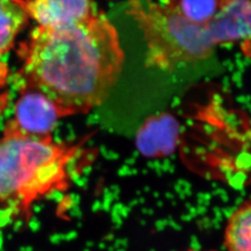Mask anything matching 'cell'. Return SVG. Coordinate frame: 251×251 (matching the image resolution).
I'll list each match as a JSON object with an SVG mask.
<instances>
[{"label":"cell","instance_id":"cell-1","mask_svg":"<svg viewBox=\"0 0 251 251\" xmlns=\"http://www.w3.org/2000/svg\"><path fill=\"white\" fill-rule=\"evenodd\" d=\"M20 55L27 87L50 100L63 117L102 104L125 63L117 28L100 10L72 25L36 26Z\"/></svg>","mask_w":251,"mask_h":251},{"label":"cell","instance_id":"cell-2","mask_svg":"<svg viewBox=\"0 0 251 251\" xmlns=\"http://www.w3.org/2000/svg\"><path fill=\"white\" fill-rule=\"evenodd\" d=\"M126 12L144 36L147 67L172 72L180 65L206 60L214 52L206 25L186 18L176 0H129Z\"/></svg>","mask_w":251,"mask_h":251},{"label":"cell","instance_id":"cell-3","mask_svg":"<svg viewBox=\"0 0 251 251\" xmlns=\"http://www.w3.org/2000/svg\"><path fill=\"white\" fill-rule=\"evenodd\" d=\"M76 145L56 141L51 135L23 133L9 121L0 137V201L21 192L40 167L72 152Z\"/></svg>","mask_w":251,"mask_h":251},{"label":"cell","instance_id":"cell-4","mask_svg":"<svg viewBox=\"0 0 251 251\" xmlns=\"http://www.w3.org/2000/svg\"><path fill=\"white\" fill-rule=\"evenodd\" d=\"M60 109L41 92L26 87L15 105L9 122L23 133L50 136L63 118Z\"/></svg>","mask_w":251,"mask_h":251},{"label":"cell","instance_id":"cell-5","mask_svg":"<svg viewBox=\"0 0 251 251\" xmlns=\"http://www.w3.org/2000/svg\"><path fill=\"white\" fill-rule=\"evenodd\" d=\"M215 47L242 43L251 48V0H226L206 25Z\"/></svg>","mask_w":251,"mask_h":251},{"label":"cell","instance_id":"cell-6","mask_svg":"<svg viewBox=\"0 0 251 251\" xmlns=\"http://www.w3.org/2000/svg\"><path fill=\"white\" fill-rule=\"evenodd\" d=\"M180 124L167 112L148 117L136 134V146L148 158H163L175 152L180 141Z\"/></svg>","mask_w":251,"mask_h":251},{"label":"cell","instance_id":"cell-7","mask_svg":"<svg viewBox=\"0 0 251 251\" xmlns=\"http://www.w3.org/2000/svg\"><path fill=\"white\" fill-rule=\"evenodd\" d=\"M29 18L37 26L57 28L84 22L98 9L93 0H24Z\"/></svg>","mask_w":251,"mask_h":251},{"label":"cell","instance_id":"cell-8","mask_svg":"<svg viewBox=\"0 0 251 251\" xmlns=\"http://www.w3.org/2000/svg\"><path fill=\"white\" fill-rule=\"evenodd\" d=\"M29 20L24 0H0V56L9 52Z\"/></svg>","mask_w":251,"mask_h":251},{"label":"cell","instance_id":"cell-9","mask_svg":"<svg viewBox=\"0 0 251 251\" xmlns=\"http://www.w3.org/2000/svg\"><path fill=\"white\" fill-rule=\"evenodd\" d=\"M225 246L227 251H251V199L245 201L228 218Z\"/></svg>","mask_w":251,"mask_h":251},{"label":"cell","instance_id":"cell-10","mask_svg":"<svg viewBox=\"0 0 251 251\" xmlns=\"http://www.w3.org/2000/svg\"><path fill=\"white\" fill-rule=\"evenodd\" d=\"M180 12L191 22L206 25L222 6V0H176Z\"/></svg>","mask_w":251,"mask_h":251},{"label":"cell","instance_id":"cell-11","mask_svg":"<svg viewBox=\"0 0 251 251\" xmlns=\"http://www.w3.org/2000/svg\"><path fill=\"white\" fill-rule=\"evenodd\" d=\"M65 195L61 189L57 188V187H51L49 189L48 192L46 193L44 198H45L47 201H50L56 203L58 205L62 204L63 200L65 199Z\"/></svg>","mask_w":251,"mask_h":251},{"label":"cell","instance_id":"cell-12","mask_svg":"<svg viewBox=\"0 0 251 251\" xmlns=\"http://www.w3.org/2000/svg\"><path fill=\"white\" fill-rule=\"evenodd\" d=\"M14 216L11 209L8 206H0V229H4L14 222Z\"/></svg>","mask_w":251,"mask_h":251},{"label":"cell","instance_id":"cell-13","mask_svg":"<svg viewBox=\"0 0 251 251\" xmlns=\"http://www.w3.org/2000/svg\"><path fill=\"white\" fill-rule=\"evenodd\" d=\"M27 226H28L29 230H30L32 233H37V232H39V231L41 230L42 224H41L40 220H39L36 215H33L29 219Z\"/></svg>","mask_w":251,"mask_h":251},{"label":"cell","instance_id":"cell-14","mask_svg":"<svg viewBox=\"0 0 251 251\" xmlns=\"http://www.w3.org/2000/svg\"><path fill=\"white\" fill-rule=\"evenodd\" d=\"M49 240L50 244H52L54 246H59L63 241H65V235H64V233H54L50 235Z\"/></svg>","mask_w":251,"mask_h":251},{"label":"cell","instance_id":"cell-15","mask_svg":"<svg viewBox=\"0 0 251 251\" xmlns=\"http://www.w3.org/2000/svg\"><path fill=\"white\" fill-rule=\"evenodd\" d=\"M67 214L73 219L81 220L82 217H83V211L80 208V206H73L69 211H67Z\"/></svg>","mask_w":251,"mask_h":251},{"label":"cell","instance_id":"cell-16","mask_svg":"<svg viewBox=\"0 0 251 251\" xmlns=\"http://www.w3.org/2000/svg\"><path fill=\"white\" fill-rule=\"evenodd\" d=\"M67 198L71 200V202H72L74 206H80L81 196L79 194L71 193V194H69V195L67 196Z\"/></svg>","mask_w":251,"mask_h":251},{"label":"cell","instance_id":"cell-17","mask_svg":"<svg viewBox=\"0 0 251 251\" xmlns=\"http://www.w3.org/2000/svg\"><path fill=\"white\" fill-rule=\"evenodd\" d=\"M24 225H25V222L22 219H18V220L14 221L13 224H12V230H13V232L14 233H19L23 229Z\"/></svg>","mask_w":251,"mask_h":251},{"label":"cell","instance_id":"cell-18","mask_svg":"<svg viewBox=\"0 0 251 251\" xmlns=\"http://www.w3.org/2000/svg\"><path fill=\"white\" fill-rule=\"evenodd\" d=\"M44 208H45V204L43 203H35L31 207L34 214H40L44 210Z\"/></svg>","mask_w":251,"mask_h":251},{"label":"cell","instance_id":"cell-19","mask_svg":"<svg viewBox=\"0 0 251 251\" xmlns=\"http://www.w3.org/2000/svg\"><path fill=\"white\" fill-rule=\"evenodd\" d=\"M64 235H65V241L72 242L78 237V233L75 230H72V231H69L68 233H64Z\"/></svg>","mask_w":251,"mask_h":251},{"label":"cell","instance_id":"cell-20","mask_svg":"<svg viewBox=\"0 0 251 251\" xmlns=\"http://www.w3.org/2000/svg\"><path fill=\"white\" fill-rule=\"evenodd\" d=\"M101 209V202L100 201L99 199H96L93 203H92V205H91V211L92 212H94V213H96V212H98Z\"/></svg>","mask_w":251,"mask_h":251},{"label":"cell","instance_id":"cell-21","mask_svg":"<svg viewBox=\"0 0 251 251\" xmlns=\"http://www.w3.org/2000/svg\"><path fill=\"white\" fill-rule=\"evenodd\" d=\"M91 171H92V167H91L90 165H85V166H83L82 169H81V173H82L85 177H87V176L90 175Z\"/></svg>","mask_w":251,"mask_h":251},{"label":"cell","instance_id":"cell-22","mask_svg":"<svg viewBox=\"0 0 251 251\" xmlns=\"http://www.w3.org/2000/svg\"><path fill=\"white\" fill-rule=\"evenodd\" d=\"M19 251H34V248L32 246H22Z\"/></svg>","mask_w":251,"mask_h":251},{"label":"cell","instance_id":"cell-23","mask_svg":"<svg viewBox=\"0 0 251 251\" xmlns=\"http://www.w3.org/2000/svg\"><path fill=\"white\" fill-rule=\"evenodd\" d=\"M85 245H86V248L90 250V249H91V248H93V247H94L95 243H94V241H92V240H88V241H86Z\"/></svg>","mask_w":251,"mask_h":251},{"label":"cell","instance_id":"cell-24","mask_svg":"<svg viewBox=\"0 0 251 251\" xmlns=\"http://www.w3.org/2000/svg\"><path fill=\"white\" fill-rule=\"evenodd\" d=\"M4 249V237L0 236V251Z\"/></svg>","mask_w":251,"mask_h":251},{"label":"cell","instance_id":"cell-25","mask_svg":"<svg viewBox=\"0 0 251 251\" xmlns=\"http://www.w3.org/2000/svg\"><path fill=\"white\" fill-rule=\"evenodd\" d=\"M7 239L8 240H12L13 239V234L12 233H8L7 234Z\"/></svg>","mask_w":251,"mask_h":251},{"label":"cell","instance_id":"cell-26","mask_svg":"<svg viewBox=\"0 0 251 251\" xmlns=\"http://www.w3.org/2000/svg\"><path fill=\"white\" fill-rule=\"evenodd\" d=\"M99 248L100 250H103L105 248V244L103 242H100L99 244Z\"/></svg>","mask_w":251,"mask_h":251},{"label":"cell","instance_id":"cell-27","mask_svg":"<svg viewBox=\"0 0 251 251\" xmlns=\"http://www.w3.org/2000/svg\"><path fill=\"white\" fill-rule=\"evenodd\" d=\"M82 226H83V224H82V222L79 221V222L76 224V227H77L78 229H80V228H82Z\"/></svg>","mask_w":251,"mask_h":251},{"label":"cell","instance_id":"cell-28","mask_svg":"<svg viewBox=\"0 0 251 251\" xmlns=\"http://www.w3.org/2000/svg\"><path fill=\"white\" fill-rule=\"evenodd\" d=\"M0 236L4 237V232H3V230H2V229H0Z\"/></svg>","mask_w":251,"mask_h":251},{"label":"cell","instance_id":"cell-29","mask_svg":"<svg viewBox=\"0 0 251 251\" xmlns=\"http://www.w3.org/2000/svg\"><path fill=\"white\" fill-rule=\"evenodd\" d=\"M112 238V235H107V237H106V239H111Z\"/></svg>","mask_w":251,"mask_h":251},{"label":"cell","instance_id":"cell-30","mask_svg":"<svg viewBox=\"0 0 251 251\" xmlns=\"http://www.w3.org/2000/svg\"><path fill=\"white\" fill-rule=\"evenodd\" d=\"M187 251H195V250H189Z\"/></svg>","mask_w":251,"mask_h":251},{"label":"cell","instance_id":"cell-31","mask_svg":"<svg viewBox=\"0 0 251 251\" xmlns=\"http://www.w3.org/2000/svg\"><path fill=\"white\" fill-rule=\"evenodd\" d=\"M90 251V250H89V249H85V250H84V251Z\"/></svg>","mask_w":251,"mask_h":251},{"label":"cell","instance_id":"cell-32","mask_svg":"<svg viewBox=\"0 0 251 251\" xmlns=\"http://www.w3.org/2000/svg\"><path fill=\"white\" fill-rule=\"evenodd\" d=\"M5 251V250H4V249H2V250H1V251Z\"/></svg>","mask_w":251,"mask_h":251},{"label":"cell","instance_id":"cell-33","mask_svg":"<svg viewBox=\"0 0 251 251\" xmlns=\"http://www.w3.org/2000/svg\"><path fill=\"white\" fill-rule=\"evenodd\" d=\"M222 1H226V0H222Z\"/></svg>","mask_w":251,"mask_h":251}]
</instances>
